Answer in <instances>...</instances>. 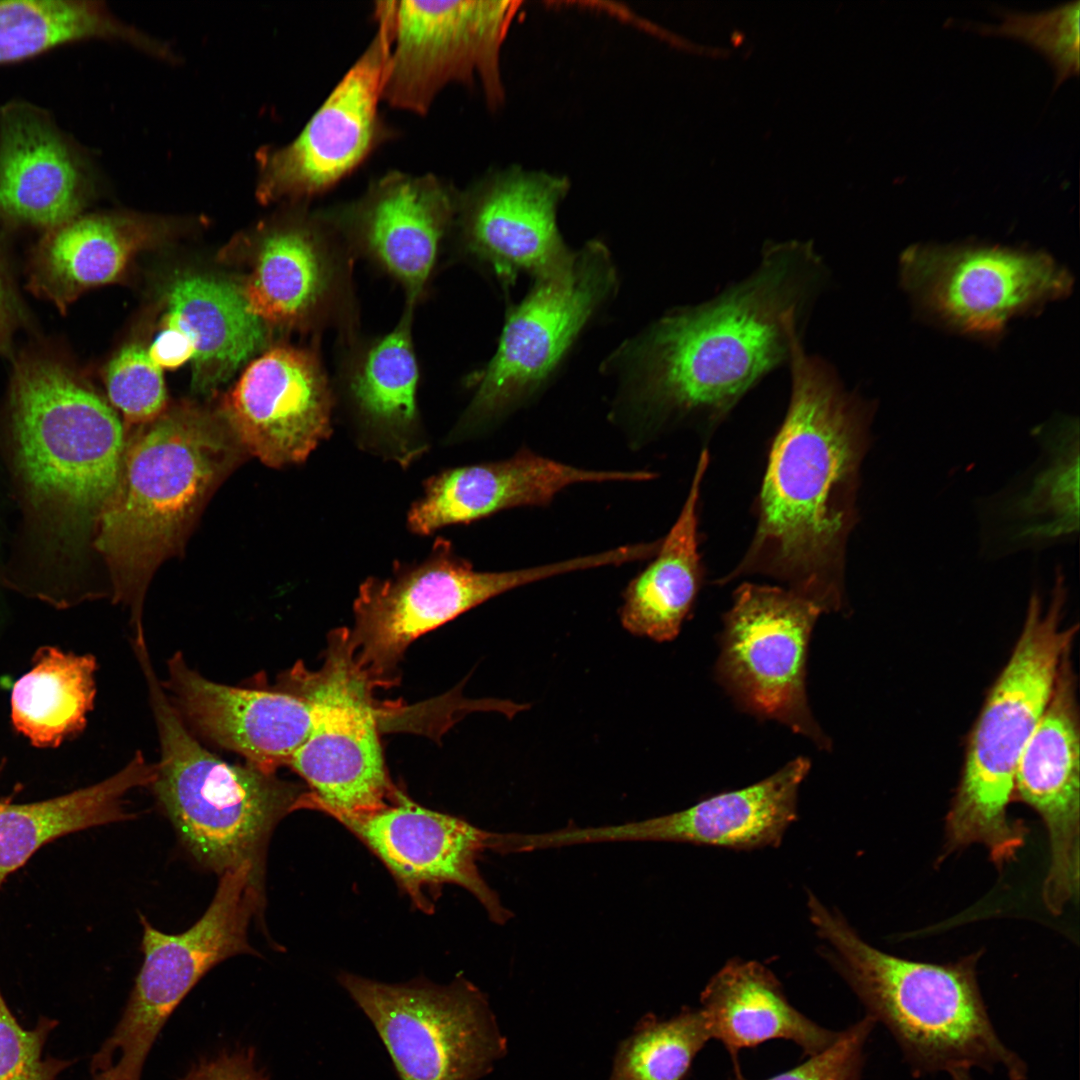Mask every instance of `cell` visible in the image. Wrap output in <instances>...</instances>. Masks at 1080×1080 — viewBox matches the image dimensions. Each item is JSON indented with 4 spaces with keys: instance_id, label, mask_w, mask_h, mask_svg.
Listing matches in <instances>:
<instances>
[{
    "instance_id": "cell-1",
    "label": "cell",
    "mask_w": 1080,
    "mask_h": 1080,
    "mask_svg": "<svg viewBox=\"0 0 1080 1080\" xmlns=\"http://www.w3.org/2000/svg\"><path fill=\"white\" fill-rule=\"evenodd\" d=\"M830 281L810 241L769 242L757 266L712 298L673 308L603 362L621 409L641 424H714L787 364Z\"/></svg>"
},
{
    "instance_id": "cell-2",
    "label": "cell",
    "mask_w": 1080,
    "mask_h": 1080,
    "mask_svg": "<svg viewBox=\"0 0 1080 1080\" xmlns=\"http://www.w3.org/2000/svg\"><path fill=\"white\" fill-rule=\"evenodd\" d=\"M788 366L789 404L770 449L756 530L719 583L765 575L822 612H843L847 547L859 520L861 467L876 407L848 390L829 361L807 353L802 336Z\"/></svg>"
},
{
    "instance_id": "cell-3",
    "label": "cell",
    "mask_w": 1080,
    "mask_h": 1080,
    "mask_svg": "<svg viewBox=\"0 0 1080 1080\" xmlns=\"http://www.w3.org/2000/svg\"><path fill=\"white\" fill-rule=\"evenodd\" d=\"M10 440L32 542L47 571L64 575L116 486L122 425L66 368L36 359L14 377Z\"/></svg>"
},
{
    "instance_id": "cell-4",
    "label": "cell",
    "mask_w": 1080,
    "mask_h": 1080,
    "mask_svg": "<svg viewBox=\"0 0 1080 1080\" xmlns=\"http://www.w3.org/2000/svg\"><path fill=\"white\" fill-rule=\"evenodd\" d=\"M807 907L826 956L867 1015L894 1036L914 1073L979 1068L1025 1080L1026 1064L990 1020L977 982L979 954L947 964L901 958L865 942L812 893Z\"/></svg>"
},
{
    "instance_id": "cell-5",
    "label": "cell",
    "mask_w": 1080,
    "mask_h": 1080,
    "mask_svg": "<svg viewBox=\"0 0 1080 1080\" xmlns=\"http://www.w3.org/2000/svg\"><path fill=\"white\" fill-rule=\"evenodd\" d=\"M1066 577L1055 567L1046 605L1031 593L1009 660L990 688L967 741L960 780L945 819L947 853L987 848L999 868L1024 845L1027 829L1008 817L1018 761L1051 696L1078 626L1062 625Z\"/></svg>"
},
{
    "instance_id": "cell-6",
    "label": "cell",
    "mask_w": 1080,
    "mask_h": 1080,
    "mask_svg": "<svg viewBox=\"0 0 1080 1080\" xmlns=\"http://www.w3.org/2000/svg\"><path fill=\"white\" fill-rule=\"evenodd\" d=\"M227 454L224 435L189 411L159 416L124 448L94 544L111 569L115 599L132 607L135 632L144 630L149 576L176 547Z\"/></svg>"
},
{
    "instance_id": "cell-7",
    "label": "cell",
    "mask_w": 1080,
    "mask_h": 1080,
    "mask_svg": "<svg viewBox=\"0 0 1080 1080\" xmlns=\"http://www.w3.org/2000/svg\"><path fill=\"white\" fill-rule=\"evenodd\" d=\"M148 687L160 759L151 783L180 840L202 866L222 875L249 863L263 872L278 822L305 808L303 787L250 764H230L189 732L158 679L147 647L135 650Z\"/></svg>"
},
{
    "instance_id": "cell-8",
    "label": "cell",
    "mask_w": 1080,
    "mask_h": 1080,
    "mask_svg": "<svg viewBox=\"0 0 1080 1080\" xmlns=\"http://www.w3.org/2000/svg\"><path fill=\"white\" fill-rule=\"evenodd\" d=\"M619 288L607 246L592 240L556 272L532 280L506 311L496 351L479 377L466 411L480 425L515 411L559 375L587 328Z\"/></svg>"
},
{
    "instance_id": "cell-9",
    "label": "cell",
    "mask_w": 1080,
    "mask_h": 1080,
    "mask_svg": "<svg viewBox=\"0 0 1080 1080\" xmlns=\"http://www.w3.org/2000/svg\"><path fill=\"white\" fill-rule=\"evenodd\" d=\"M262 875L249 863L223 873L207 910L182 933L166 934L141 916L143 964L120 1022L92 1059L94 1076L139 1080L159 1031L196 983L220 962L256 953L248 929Z\"/></svg>"
},
{
    "instance_id": "cell-10",
    "label": "cell",
    "mask_w": 1080,
    "mask_h": 1080,
    "mask_svg": "<svg viewBox=\"0 0 1080 1080\" xmlns=\"http://www.w3.org/2000/svg\"><path fill=\"white\" fill-rule=\"evenodd\" d=\"M280 681L311 705L310 731L289 766L309 785L306 808L338 818L376 810L392 801L394 789L381 748L374 682L360 669L347 630L330 639L323 666L297 664Z\"/></svg>"
},
{
    "instance_id": "cell-11",
    "label": "cell",
    "mask_w": 1080,
    "mask_h": 1080,
    "mask_svg": "<svg viewBox=\"0 0 1080 1080\" xmlns=\"http://www.w3.org/2000/svg\"><path fill=\"white\" fill-rule=\"evenodd\" d=\"M900 281L926 319L981 339L1069 295L1070 272L1040 250L985 244H916L899 261Z\"/></svg>"
},
{
    "instance_id": "cell-12",
    "label": "cell",
    "mask_w": 1080,
    "mask_h": 1080,
    "mask_svg": "<svg viewBox=\"0 0 1080 1080\" xmlns=\"http://www.w3.org/2000/svg\"><path fill=\"white\" fill-rule=\"evenodd\" d=\"M338 980L375 1027L400 1080H479L506 1054L486 995L462 977L444 986L346 972Z\"/></svg>"
},
{
    "instance_id": "cell-13",
    "label": "cell",
    "mask_w": 1080,
    "mask_h": 1080,
    "mask_svg": "<svg viewBox=\"0 0 1080 1080\" xmlns=\"http://www.w3.org/2000/svg\"><path fill=\"white\" fill-rule=\"evenodd\" d=\"M588 566V559L579 556L529 568L476 571L439 538L424 561L391 578H368L361 584L354 626L347 631L353 658L375 684L383 682L421 635L512 589Z\"/></svg>"
},
{
    "instance_id": "cell-14",
    "label": "cell",
    "mask_w": 1080,
    "mask_h": 1080,
    "mask_svg": "<svg viewBox=\"0 0 1080 1080\" xmlns=\"http://www.w3.org/2000/svg\"><path fill=\"white\" fill-rule=\"evenodd\" d=\"M821 613L788 588L743 583L723 617L715 673L743 710L829 750L831 740L812 716L805 685L810 636Z\"/></svg>"
},
{
    "instance_id": "cell-15",
    "label": "cell",
    "mask_w": 1080,
    "mask_h": 1080,
    "mask_svg": "<svg viewBox=\"0 0 1080 1080\" xmlns=\"http://www.w3.org/2000/svg\"><path fill=\"white\" fill-rule=\"evenodd\" d=\"M386 2L391 46L383 101L423 116L449 84L479 81L488 106L502 104L500 51L520 2Z\"/></svg>"
},
{
    "instance_id": "cell-16",
    "label": "cell",
    "mask_w": 1080,
    "mask_h": 1080,
    "mask_svg": "<svg viewBox=\"0 0 1080 1080\" xmlns=\"http://www.w3.org/2000/svg\"><path fill=\"white\" fill-rule=\"evenodd\" d=\"M384 1L370 43L289 143L257 153L256 197L263 204L304 203L356 170L393 132L380 114L391 46Z\"/></svg>"
},
{
    "instance_id": "cell-17",
    "label": "cell",
    "mask_w": 1080,
    "mask_h": 1080,
    "mask_svg": "<svg viewBox=\"0 0 1080 1080\" xmlns=\"http://www.w3.org/2000/svg\"><path fill=\"white\" fill-rule=\"evenodd\" d=\"M565 177L522 168L493 172L459 193L457 224L466 252L509 288L566 265L573 251L557 223Z\"/></svg>"
},
{
    "instance_id": "cell-18",
    "label": "cell",
    "mask_w": 1080,
    "mask_h": 1080,
    "mask_svg": "<svg viewBox=\"0 0 1080 1080\" xmlns=\"http://www.w3.org/2000/svg\"><path fill=\"white\" fill-rule=\"evenodd\" d=\"M336 819L384 863L421 909L431 910L428 891L450 883L475 896L496 924L512 918L477 866L480 854L489 849L491 832L422 807L399 791L376 810Z\"/></svg>"
},
{
    "instance_id": "cell-19",
    "label": "cell",
    "mask_w": 1080,
    "mask_h": 1080,
    "mask_svg": "<svg viewBox=\"0 0 1080 1080\" xmlns=\"http://www.w3.org/2000/svg\"><path fill=\"white\" fill-rule=\"evenodd\" d=\"M1069 651L1049 701L1018 761L1014 797L1041 817L1050 861L1042 886L1047 909L1060 914L1079 891V708Z\"/></svg>"
},
{
    "instance_id": "cell-20",
    "label": "cell",
    "mask_w": 1080,
    "mask_h": 1080,
    "mask_svg": "<svg viewBox=\"0 0 1080 1080\" xmlns=\"http://www.w3.org/2000/svg\"><path fill=\"white\" fill-rule=\"evenodd\" d=\"M332 406L318 358L288 346L271 348L251 362L223 401L234 435L272 467L306 460L331 433Z\"/></svg>"
},
{
    "instance_id": "cell-21",
    "label": "cell",
    "mask_w": 1080,
    "mask_h": 1080,
    "mask_svg": "<svg viewBox=\"0 0 1080 1080\" xmlns=\"http://www.w3.org/2000/svg\"><path fill=\"white\" fill-rule=\"evenodd\" d=\"M459 193L432 173L389 171L331 218L339 231L402 285L407 304L415 306L441 242L455 224Z\"/></svg>"
},
{
    "instance_id": "cell-22",
    "label": "cell",
    "mask_w": 1080,
    "mask_h": 1080,
    "mask_svg": "<svg viewBox=\"0 0 1080 1080\" xmlns=\"http://www.w3.org/2000/svg\"><path fill=\"white\" fill-rule=\"evenodd\" d=\"M810 761L798 757L748 787L714 795L687 809L637 822L551 831L552 847L603 842H678L733 850L778 846L797 818L800 785Z\"/></svg>"
},
{
    "instance_id": "cell-23",
    "label": "cell",
    "mask_w": 1080,
    "mask_h": 1080,
    "mask_svg": "<svg viewBox=\"0 0 1080 1080\" xmlns=\"http://www.w3.org/2000/svg\"><path fill=\"white\" fill-rule=\"evenodd\" d=\"M1035 461L977 504L980 554L996 560L1071 542L1079 532V423L1058 417L1033 431Z\"/></svg>"
},
{
    "instance_id": "cell-24",
    "label": "cell",
    "mask_w": 1080,
    "mask_h": 1080,
    "mask_svg": "<svg viewBox=\"0 0 1080 1080\" xmlns=\"http://www.w3.org/2000/svg\"><path fill=\"white\" fill-rule=\"evenodd\" d=\"M167 675L162 684L181 718L262 771L275 773L288 765L310 731L311 705L292 691L213 682L193 670L179 652L168 660Z\"/></svg>"
},
{
    "instance_id": "cell-25",
    "label": "cell",
    "mask_w": 1080,
    "mask_h": 1080,
    "mask_svg": "<svg viewBox=\"0 0 1080 1080\" xmlns=\"http://www.w3.org/2000/svg\"><path fill=\"white\" fill-rule=\"evenodd\" d=\"M86 160L31 104L0 111V216L55 229L78 216L92 189Z\"/></svg>"
},
{
    "instance_id": "cell-26",
    "label": "cell",
    "mask_w": 1080,
    "mask_h": 1080,
    "mask_svg": "<svg viewBox=\"0 0 1080 1080\" xmlns=\"http://www.w3.org/2000/svg\"><path fill=\"white\" fill-rule=\"evenodd\" d=\"M653 478L650 471L590 470L521 450L505 460L433 476L425 484L424 496L411 507L408 525L414 533L429 535L446 525L472 522L502 510L549 504L575 484Z\"/></svg>"
},
{
    "instance_id": "cell-27",
    "label": "cell",
    "mask_w": 1080,
    "mask_h": 1080,
    "mask_svg": "<svg viewBox=\"0 0 1080 1080\" xmlns=\"http://www.w3.org/2000/svg\"><path fill=\"white\" fill-rule=\"evenodd\" d=\"M333 229L330 216L302 214L267 231L255 268L241 288L252 314L278 325L309 323L326 315L340 277L330 241Z\"/></svg>"
},
{
    "instance_id": "cell-28",
    "label": "cell",
    "mask_w": 1080,
    "mask_h": 1080,
    "mask_svg": "<svg viewBox=\"0 0 1080 1080\" xmlns=\"http://www.w3.org/2000/svg\"><path fill=\"white\" fill-rule=\"evenodd\" d=\"M700 1003L710 1038L722 1043L732 1062L739 1061L740 1050L774 1039L791 1041L811 1057L840 1034L792 1006L778 978L757 961H727L704 987Z\"/></svg>"
},
{
    "instance_id": "cell-29",
    "label": "cell",
    "mask_w": 1080,
    "mask_h": 1080,
    "mask_svg": "<svg viewBox=\"0 0 1080 1080\" xmlns=\"http://www.w3.org/2000/svg\"><path fill=\"white\" fill-rule=\"evenodd\" d=\"M164 322L194 347L192 387L199 393L227 381L266 338V323L250 312L241 288L201 275L170 285Z\"/></svg>"
},
{
    "instance_id": "cell-30",
    "label": "cell",
    "mask_w": 1080,
    "mask_h": 1080,
    "mask_svg": "<svg viewBox=\"0 0 1080 1080\" xmlns=\"http://www.w3.org/2000/svg\"><path fill=\"white\" fill-rule=\"evenodd\" d=\"M155 775V764L137 752L121 770L93 785L31 803L0 799V890L47 843L134 817L126 810L125 797L135 788L150 786Z\"/></svg>"
},
{
    "instance_id": "cell-31",
    "label": "cell",
    "mask_w": 1080,
    "mask_h": 1080,
    "mask_svg": "<svg viewBox=\"0 0 1080 1080\" xmlns=\"http://www.w3.org/2000/svg\"><path fill=\"white\" fill-rule=\"evenodd\" d=\"M708 464V452L703 450L677 519L660 540L655 558L624 591L620 622L635 636L672 641L693 607L702 582L698 505Z\"/></svg>"
},
{
    "instance_id": "cell-32",
    "label": "cell",
    "mask_w": 1080,
    "mask_h": 1080,
    "mask_svg": "<svg viewBox=\"0 0 1080 1080\" xmlns=\"http://www.w3.org/2000/svg\"><path fill=\"white\" fill-rule=\"evenodd\" d=\"M158 229L131 215H87L53 229L37 260L39 286L60 303L118 279L130 258Z\"/></svg>"
},
{
    "instance_id": "cell-33",
    "label": "cell",
    "mask_w": 1080,
    "mask_h": 1080,
    "mask_svg": "<svg viewBox=\"0 0 1080 1080\" xmlns=\"http://www.w3.org/2000/svg\"><path fill=\"white\" fill-rule=\"evenodd\" d=\"M96 670L92 655L38 648L31 669L12 687L14 729L37 748H55L77 736L94 706Z\"/></svg>"
},
{
    "instance_id": "cell-34",
    "label": "cell",
    "mask_w": 1080,
    "mask_h": 1080,
    "mask_svg": "<svg viewBox=\"0 0 1080 1080\" xmlns=\"http://www.w3.org/2000/svg\"><path fill=\"white\" fill-rule=\"evenodd\" d=\"M118 40L143 49L148 37L100 1H0V65L88 40Z\"/></svg>"
},
{
    "instance_id": "cell-35",
    "label": "cell",
    "mask_w": 1080,
    "mask_h": 1080,
    "mask_svg": "<svg viewBox=\"0 0 1080 1080\" xmlns=\"http://www.w3.org/2000/svg\"><path fill=\"white\" fill-rule=\"evenodd\" d=\"M413 308L407 304L394 329L364 347L347 373L348 391L362 416L392 432L407 431L417 419Z\"/></svg>"
},
{
    "instance_id": "cell-36",
    "label": "cell",
    "mask_w": 1080,
    "mask_h": 1080,
    "mask_svg": "<svg viewBox=\"0 0 1080 1080\" xmlns=\"http://www.w3.org/2000/svg\"><path fill=\"white\" fill-rule=\"evenodd\" d=\"M700 1008L659 1019L646 1015L618 1046L608 1080H686L710 1040Z\"/></svg>"
},
{
    "instance_id": "cell-37",
    "label": "cell",
    "mask_w": 1080,
    "mask_h": 1080,
    "mask_svg": "<svg viewBox=\"0 0 1080 1080\" xmlns=\"http://www.w3.org/2000/svg\"><path fill=\"white\" fill-rule=\"evenodd\" d=\"M1079 12V1L1037 14L1004 11L998 25L981 24L975 30L1021 39L1041 51L1054 67L1056 88L1079 72Z\"/></svg>"
},
{
    "instance_id": "cell-38",
    "label": "cell",
    "mask_w": 1080,
    "mask_h": 1080,
    "mask_svg": "<svg viewBox=\"0 0 1080 1080\" xmlns=\"http://www.w3.org/2000/svg\"><path fill=\"white\" fill-rule=\"evenodd\" d=\"M105 383L110 401L130 423L158 418L166 403L161 368L139 345L122 348L109 363Z\"/></svg>"
},
{
    "instance_id": "cell-39",
    "label": "cell",
    "mask_w": 1080,
    "mask_h": 1080,
    "mask_svg": "<svg viewBox=\"0 0 1080 1080\" xmlns=\"http://www.w3.org/2000/svg\"><path fill=\"white\" fill-rule=\"evenodd\" d=\"M57 1021L39 1017L33 1029L23 1028L0 991V1080H56L72 1061L43 1057Z\"/></svg>"
},
{
    "instance_id": "cell-40",
    "label": "cell",
    "mask_w": 1080,
    "mask_h": 1080,
    "mask_svg": "<svg viewBox=\"0 0 1080 1080\" xmlns=\"http://www.w3.org/2000/svg\"><path fill=\"white\" fill-rule=\"evenodd\" d=\"M876 1024L866 1015L847 1029L840 1031L836 1041L823 1052L805 1062L763 1080H860L864 1063V1045ZM733 1063L731 1080H751L741 1071L739 1061Z\"/></svg>"
},
{
    "instance_id": "cell-41",
    "label": "cell",
    "mask_w": 1080,
    "mask_h": 1080,
    "mask_svg": "<svg viewBox=\"0 0 1080 1080\" xmlns=\"http://www.w3.org/2000/svg\"><path fill=\"white\" fill-rule=\"evenodd\" d=\"M182 1080H266L251 1052L222 1054L195 1066Z\"/></svg>"
},
{
    "instance_id": "cell-42",
    "label": "cell",
    "mask_w": 1080,
    "mask_h": 1080,
    "mask_svg": "<svg viewBox=\"0 0 1080 1080\" xmlns=\"http://www.w3.org/2000/svg\"><path fill=\"white\" fill-rule=\"evenodd\" d=\"M148 354L161 369H174L193 359L194 347L184 333L165 327L151 344Z\"/></svg>"
},
{
    "instance_id": "cell-43",
    "label": "cell",
    "mask_w": 1080,
    "mask_h": 1080,
    "mask_svg": "<svg viewBox=\"0 0 1080 1080\" xmlns=\"http://www.w3.org/2000/svg\"><path fill=\"white\" fill-rule=\"evenodd\" d=\"M8 317V295L0 275V330L6 323Z\"/></svg>"
},
{
    "instance_id": "cell-44",
    "label": "cell",
    "mask_w": 1080,
    "mask_h": 1080,
    "mask_svg": "<svg viewBox=\"0 0 1080 1080\" xmlns=\"http://www.w3.org/2000/svg\"><path fill=\"white\" fill-rule=\"evenodd\" d=\"M950 1076L952 1080H972L969 1071H954Z\"/></svg>"
},
{
    "instance_id": "cell-45",
    "label": "cell",
    "mask_w": 1080,
    "mask_h": 1080,
    "mask_svg": "<svg viewBox=\"0 0 1080 1080\" xmlns=\"http://www.w3.org/2000/svg\"><path fill=\"white\" fill-rule=\"evenodd\" d=\"M94 1080H112V1079H109V1078H106V1077H101V1076H95Z\"/></svg>"
}]
</instances>
